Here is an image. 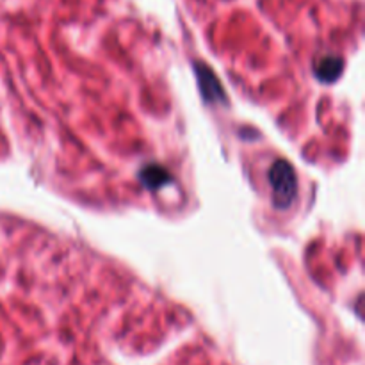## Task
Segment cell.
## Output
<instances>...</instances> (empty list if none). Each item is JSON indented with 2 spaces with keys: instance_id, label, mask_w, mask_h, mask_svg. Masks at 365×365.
<instances>
[{
  "instance_id": "cell-1",
  "label": "cell",
  "mask_w": 365,
  "mask_h": 365,
  "mask_svg": "<svg viewBox=\"0 0 365 365\" xmlns=\"http://www.w3.org/2000/svg\"><path fill=\"white\" fill-rule=\"evenodd\" d=\"M271 185L274 191V200L278 207H289L296 196V175L294 170L285 160H278L269 171Z\"/></svg>"
},
{
  "instance_id": "cell-2",
  "label": "cell",
  "mask_w": 365,
  "mask_h": 365,
  "mask_svg": "<svg viewBox=\"0 0 365 365\" xmlns=\"http://www.w3.org/2000/svg\"><path fill=\"white\" fill-rule=\"evenodd\" d=\"M342 66H344V64H342V59H339V57H334V56H328V57H323V59L316 64V73L317 77L323 78V81L331 82L341 75Z\"/></svg>"
}]
</instances>
